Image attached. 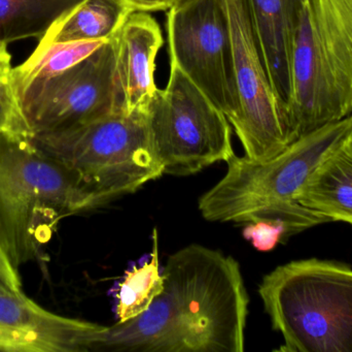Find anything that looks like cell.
I'll list each match as a JSON object with an SVG mask.
<instances>
[{
    "instance_id": "6da1fadb",
    "label": "cell",
    "mask_w": 352,
    "mask_h": 352,
    "mask_svg": "<svg viewBox=\"0 0 352 352\" xmlns=\"http://www.w3.org/2000/svg\"><path fill=\"white\" fill-rule=\"evenodd\" d=\"M144 313L107 327L96 351L243 352L248 291L237 260L190 245L169 256Z\"/></svg>"
},
{
    "instance_id": "7a4b0ae2",
    "label": "cell",
    "mask_w": 352,
    "mask_h": 352,
    "mask_svg": "<svg viewBox=\"0 0 352 352\" xmlns=\"http://www.w3.org/2000/svg\"><path fill=\"white\" fill-rule=\"evenodd\" d=\"M351 115L292 143L263 163L234 155L219 183L199 200L203 218L211 222L281 223L287 236L328 222L324 215L296 202L310 176L346 142Z\"/></svg>"
},
{
    "instance_id": "3957f363",
    "label": "cell",
    "mask_w": 352,
    "mask_h": 352,
    "mask_svg": "<svg viewBox=\"0 0 352 352\" xmlns=\"http://www.w3.org/2000/svg\"><path fill=\"white\" fill-rule=\"evenodd\" d=\"M104 204L30 136L0 132V245L16 270L39 256L64 217Z\"/></svg>"
},
{
    "instance_id": "277c9868",
    "label": "cell",
    "mask_w": 352,
    "mask_h": 352,
    "mask_svg": "<svg viewBox=\"0 0 352 352\" xmlns=\"http://www.w3.org/2000/svg\"><path fill=\"white\" fill-rule=\"evenodd\" d=\"M292 142L352 114V0H292Z\"/></svg>"
},
{
    "instance_id": "5b68a950",
    "label": "cell",
    "mask_w": 352,
    "mask_h": 352,
    "mask_svg": "<svg viewBox=\"0 0 352 352\" xmlns=\"http://www.w3.org/2000/svg\"><path fill=\"white\" fill-rule=\"evenodd\" d=\"M258 293L285 352H352V269L297 260L275 269Z\"/></svg>"
},
{
    "instance_id": "8992f818",
    "label": "cell",
    "mask_w": 352,
    "mask_h": 352,
    "mask_svg": "<svg viewBox=\"0 0 352 352\" xmlns=\"http://www.w3.org/2000/svg\"><path fill=\"white\" fill-rule=\"evenodd\" d=\"M30 136L107 203L164 175L148 134L146 111L115 113L69 130Z\"/></svg>"
},
{
    "instance_id": "52a82bcc",
    "label": "cell",
    "mask_w": 352,
    "mask_h": 352,
    "mask_svg": "<svg viewBox=\"0 0 352 352\" xmlns=\"http://www.w3.org/2000/svg\"><path fill=\"white\" fill-rule=\"evenodd\" d=\"M146 122L164 174L192 175L235 155L231 124L175 64L146 107Z\"/></svg>"
},
{
    "instance_id": "ba28073f",
    "label": "cell",
    "mask_w": 352,
    "mask_h": 352,
    "mask_svg": "<svg viewBox=\"0 0 352 352\" xmlns=\"http://www.w3.org/2000/svg\"><path fill=\"white\" fill-rule=\"evenodd\" d=\"M170 63L226 116L231 126L238 115L231 29L225 0H196L166 16Z\"/></svg>"
},
{
    "instance_id": "9c48e42d",
    "label": "cell",
    "mask_w": 352,
    "mask_h": 352,
    "mask_svg": "<svg viewBox=\"0 0 352 352\" xmlns=\"http://www.w3.org/2000/svg\"><path fill=\"white\" fill-rule=\"evenodd\" d=\"M231 29L238 115L232 127L246 158L263 163L292 144L287 116L271 86L254 32L250 0H225Z\"/></svg>"
},
{
    "instance_id": "30bf717a",
    "label": "cell",
    "mask_w": 352,
    "mask_h": 352,
    "mask_svg": "<svg viewBox=\"0 0 352 352\" xmlns=\"http://www.w3.org/2000/svg\"><path fill=\"white\" fill-rule=\"evenodd\" d=\"M113 39L63 74L19 96L29 134L76 127L118 112Z\"/></svg>"
},
{
    "instance_id": "8fae6325",
    "label": "cell",
    "mask_w": 352,
    "mask_h": 352,
    "mask_svg": "<svg viewBox=\"0 0 352 352\" xmlns=\"http://www.w3.org/2000/svg\"><path fill=\"white\" fill-rule=\"evenodd\" d=\"M105 329L47 311L24 293L0 291V351L96 352Z\"/></svg>"
},
{
    "instance_id": "7c38bea8",
    "label": "cell",
    "mask_w": 352,
    "mask_h": 352,
    "mask_svg": "<svg viewBox=\"0 0 352 352\" xmlns=\"http://www.w3.org/2000/svg\"><path fill=\"white\" fill-rule=\"evenodd\" d=\"M116 47V97L119 113L146 111L156 92V60L164 45L158 21L135 10L113 37Z\"/></svg>"
},
{
    "instance_id": "4fadbf2b",
    "label": "cell",
    "mask_w": 352,
    "mask_h": 352,
    "mask_svg": "<svg viewBox=\"0 0 352 352\" xmlns=\"http://www.w3.org/2000/svg\"><path fill=\"white\" fill-rule=\"evenodd\" d=\"M250 6L271 86L287 119L293 97L292 0H250Z\"/></svg>"
},
{
    "instance_id": "5bb4252c",
    "label": "cell",
    "mask_w": 352,
    "mask_h": 352,
    "mask_svg": "<svg viewBox=\"0 0 352 352\" xmlns=\"http://www.w3.org/2000/svg\"><path fill=\"white\" fill-rule=\"evenodd\" d=\"M296 202L330 221L352 225V154L344 145L314 172Z\"/></svg>"
},
{
    "instance_id": "9a60e30c",
    "label": "cell",
    "mask_w": 352,
    "mask_h": 352,
    "mask_svg": "<svg viewBox=\"0 0 352 352\" xmlns=\"http://www.w3.org/2000/svg\"><path fill=\"white\" fill-rule=\"evenodd\" d=\"M135 8L128 0H84L54 25L38 45L76 41H109Z\"/></svg>"
},
{
    "instance_id": "2e32d148",
    "label": "cell",
    "mask_w": 352,
    "mask_h": 352,
    "mask_svg": "<svg viewBox=\"0 0 352 352\" xmlns=\"http://www.w3.org/2000/svg\"><path fill=\"white\" fill-rule=\"evenodd\" d=\"M84 0H0V43L41 39Z\"/></svg>"
},
{
    "instance_id": "e0dca14e",
    "label": "cell",
    "mask_w": 352,
    "mask_h": 352,
    "mask_svg": "<svg viewBox=\"0 0 352 352\" xmlns=\"http://www.w3.org/2000/svg\"><path fill=\"white\" fill-rule=\"evenodd\" d=\"M107 41H76L37 45L30 57L14 68L18 96L63 74L92 55Z\"/></svg>"
},
{
    "instance_id": "ac0fdd59",
    "label": "cell",
    "mask_w": 352,
    "mask_h": 352,
    "mask_svg": "<svg viewBox=\"0 0 352 352\" xmlns=\"http://www.w3.org/2000/svg\"><path fill=\"white\" fill-rule=\"evenodd\" d=\"M163 289L164 278L159 267V236L155 229L151 260L126 272L123 281L120 283L116 295L117 324H124L144 313Z\"/></svg>"
},
{
    "instance_id": "d6986e66",
    "label": "cell",
    "mask_w": 352,
    "mask_h": 352,
    "mask_svg": "<svg viewBox=\"0 0 352 352\" xmlns=\"http://www.w3.org/2000/svg\"><path fill=\"white\" fill-rule=\"evenodd\" d=\"M12 56L6 43H0V121L10 132L29 134L14 81Z\"/></svg>"
},
{
    "instance_id": "ffe728a7",
    "label": "cell",
    "mask_w": 352,
    "mask_h": 352,
    "mask_svg": "<svg viewBox=\"0 0 352 352\" xmlns=\"http://www.w3.org/2000/svg\"><path fill=\"white\" fill-rule=\"evenodd\" d=\"M243 238L252 243L258 251L269 252L287 237V231L281 223L256 221L246 223L242 231Z\"/></svg>"
},
{
    "instance_id": "44dd1931",
    "label": "cell",
    "mask_w": 352,
    "mask_h": 352,
    "mask_svg": "<svg viewBox=\"0 0 352 352\" xmlns=\"http://www.w3.org/2000/svg\"><path fill=\"white\" fill-rule=\"evenodd\" d=\"M0 291L16 295L24 293L18 271L0 266Z\"/></svg>"
},
{
    "instance_id": "7402d4cb",
    "label": "cell",
    "mask_w": 352,
    "mask_h": 352,
    "mask_svg": "<svg viewBox=\"0 0 352 352\" xmlns=\"http://www.w3.org/2000/svg\"><path fill=\"white\" fill-rule=\"evenodd\" d=\"M136 10L154 12H165L173 6V0H128Z\"/></svg>"
},
{
    "instance_id": "603a6c76",
    "label": "cell",
    "mask_w": 352,
    "mask_h": 352,
    "mask_svg": "<svg viewBox=\"0 0 352 352\" xmlns=\"http://www.w3.org/2000/svg\"><path fill=\"white\" fill-rule=\"evenodd\" d=\"M0 266L8 269H14V267L12 266V264H10L8 258H6V253H4L3 250H2L1 245H0ZM14 270H16V269H14Z\"/></svg>"
},
{
    "instance_id": "cb8c5ba5",
    "label": "cell",
    "mask_w": 352,
    "mask_h": 352,
    "mask_svg": "<svg viewBox=\"0 0 352 352\" xmlns=\"http://www.w3.org/2000/svg\"><path fill=\"white\" fill-rule=\"evenodd\" d=\"M196 0H173V8H182L184 6H188V4L192 3Z\"/></svg>"
},
{
    "instance_id": "d4e9b609",
    "label": "cell",
    "mask_w": 352,
    "mask_h": 352,
    "mask_svg": "<svg viewBox=\"0 0 352 352\" xmlns=\"http://www.w3.org/2000/svg\"><path fill=\"white\" fill-rule=\"evenodd\" d=\"M345 148L349 151L352 154V114H351V128L349 132V136H347L346 142L344 144Z\"/></svg>"
},
{
    "instance_id": "484cf974",
    "label": "cell",
    "mask_w": 352,
    "mask_h": 352,
    "mask_svg": "<svg viewBox=\"0 0 352 352\" xmlns=\"http://www.w3.org/2000/svg\"><path fill=\"white\" fill-rule=\"evenodd\" d=\"M0 132H10L1 121H0Z\"/></svg>"
}]
</instances>
